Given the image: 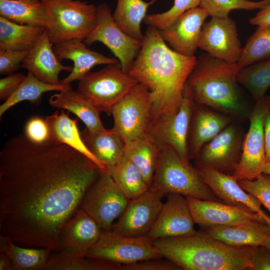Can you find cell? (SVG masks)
I'll return each mask as SVG.
<instances>
[{
	"mask_svg": "<svg viewBox=\"0 0 270 270\" xmlns=\"http://www.w3.org/2000/svg\"><path fill=\"white\" fill-rule=\"evenodd\" d=\"M194 103L184 90L178 112L174 115L162 116L156 120L148 132L160 146L172 148L186 162L190 160L188 142Z\"/></svg>",
	"mask_w": 270,
	"mask_h": 270,
	"instance_id": "obj_15",
	"label": "cell"
},
{
	"mask_svg": "<svg viewBox=\"0 0 270 270\" xmlns=\"http://www.w3.org/2000/svg\"><path fill=\"white\" fill-rule=\"evenodd\" d=\"M262 172L270 175V161H267L264 166Z\"/></svg>",
	"mask_w": 270,
	"mask_h": 270,
	"instance_id": "obj_50",
	"label": "cell"
},
{
	"mask_svg": "<svg viewBox=\"0 0 270 270\" xmlns=\"http://www.w3.org/2000/svg\"><path fill=\"white\" fill-rule=\"evenodd\" d=\"M161 147L150 133L124 142V156L140 171L150 188L158 162Z\"/></svg>",
	"mask_w": 270,
	"mask_h": 270,
	"instance_id": "obj_27",
	"label": "cell"
},
{
	"mask_svg": "<svg viewBox=\"0 0 270 270\" xmlns=\"http://www.w3.org/2000/svg\"><path fill=\"white\" fill-rule=\"evenodd\" d=\"M122 264L108 260L78 257L62 252L50 254L46 270H122Z\"/></svg>",
	"mask_w": 270,
	"mask_h": 270,
	"instance_id": "obj_35",
	"label": "cell"
},
{
	"mask_svg": "<svg viewBox=\"0 0 270 270\" xmlns=\"http://www.w3.org/2000/svg\"><path fill=\"white\" fill-rule=\"evenodd\" d=\"M76 91L98 110L111 114L112 107L138 82L124 72L118 61L102 70L89 72L78 80Z\"/></svg>",
	"mask_w": 270,
	"mask_h": 270,
	"instance_id": "obj_7",
	"label": "cell"
},
{
	"mask_svg": "<svg viewBox=\"0 0 270 270\" xmlns=\"http://www.w3.org/2000/svg\"><path fill=\"white\" fill-rule=\"evenodd\" d=\"M101 170L67 144L10 138L0 152V234L17 244L59 250L63 227Z\"/></svg>",
	"mask_w": 270,
	"mask_h": 270,
	"instance_id": "obj_1",
	"label": "cell"
},
{
	"mask_svg": "<svg viewBox=\"0 0 270 270\" xmlns=\"http://www.w3.org/2000/svg\"><path fill=\"white\" fill-rule=\"evenodd\" d=\"M129 200L107 170H101L86 191L80 208L84 210L102 230L112 229L114 221L124 212Z\"/></svg>",
	"mask_w": 270,
	"mask_h": 270,
	"instance_id": "obj_9",
	"label": "cell"
},
{
	"mask_svg": "<svg viewBox=\"0 0 270 270\" xmlns=\"http://www.w3.org/2000/svg\"><path fill=\"white\" fill-rule=\"evenodd\" d=\"M54 45L46 29L24 60L21 68H26L41 81L48 84H60L59 74L63 70L71 72L73 66H64L56 57Z\"/></svg>",
	"mask_w": 270,
	"mask_h": 270,
	"instance_id": "obj_23",
	"label": "cell"
},
{
	"mask_svg": "<svg viewBox=\"0 0 270 270\" xmlns=\"http://www.w3.org/2000/svg\"><path fill=\"white\" fill-rule=\"evenodd\" d=\"M26 77L22 73L12 74L0 80V100H6L16 91Z\"/></svg>",
	"mask_w": 270,
	"mask_h": 270,
	"instance_id": "obj_45",
	"label": "cell"
},
{
	"mask_svg": "<svg viewBox=\"0 0 270 270\" xmlns=\"http://www.w3.org/2000/svg\"><path fill=\"white\" fill-rule=\"evenodd\" d=\"M158 216L148 236L153 240L162 238L186 236L196 233L186 198L180 194L166 195Z\"/></svg>",
	"mask_w": 270,
	"mask_h": 270,
	"instance_id": "obj_17",
	"label": "cell"
},
{
	"mask_svg": "<svg viewBox=\"0 0 270 270\" xmlns=\"http://www.w3.org/2000/svg\"><path fill=\"white\" fill-rule=\"evenodd\" d=\"M199 232L232 246L264 245L270 236L266 224L230 226L212 225L200 226Z\"/></svg>",
	"mask_w": 270,
	"mask_h": 270,
	"instance_id": "obj_25",
	"label": "cell"
},
{
	"mask_svg": "<svg viewBox=\"0 0 270 270\" xmlns=\"http://www.w3.org/2000/svg\"><path fill=\"white\" fill-rule=\"evenodd\" d=\"M28 50H7L0 52V74H10L21 68Z\"/></svg>",
	"mask_w": 270,
	"mask_h": 270,
	"instance_id": "obj_43",
	"label": "cell"
},
{
	"mask_svg": "<svg viewBox=\"0 0 270 270\" xmlns=\"http://www.w3.org/2000/svg\"><path fill=\"white\" fill-rule=\"evenodd\" d=\"M53 50L60 61L70 60L74 64L70 74L60 80V84H70L74 80H79L97 65H107L119 61L116 58L106 56L88 48L82 41L79 40H72L54 44Z\"/></svg>",
	"mask_w": 270,
	"mask_h": 270,
	"instance_id": "obj_24",
	"label": "cell"
},
{
	"mask_svg": "<svg viewBox=\"0 0 270 270\" xmlns=\"http://www.w3.org/2000/svg\"><path fill=\"white\" fill-rule=\"evenodd\" d=\"M165 195L152 188L138 197L130 200L124 212L114 223L112 230L122 235H147L154 226L164 204Z\"/></svg>",
	"mask_w": 270,
	"mask_h": 270,
	"instance_id": "obj_14",
	"label": "cell"
},
{
	"mask_svg": "<svg viewBox=\"0 0 270 270\" xmlns=\"http://www.w3.org/2000/svg\"><path fill=\"white\" fill-rule=\"evenodd\" d=\"M50 104L58 108L64 109L78 116L91 132L106 129L100 118V112L88 100L72 88L52 95Z\"/></svg>",
	"mask_w": 270,
	"mask_h": 270,
	"instance_id": "obj_28",
	"label": "cell"
},
{
	"mask_svg": "<svg viewBox=\"0 0 270 270\" xmlns=\"http://www.w3.org/2000/svg\"><path fill=\"white\" fill-rule=\"evenodd\" d=\"M244 136L240 127L231 123L203 146L194 158L195 168L210 167L232 174L240 158Z\"/></svg>",
	"mask_w": 270,
	"mask_h": 270,
	"instance_id": "obj_13",
	"label": "cell"
},
{
	"mask_svg": "<svg viewBox=\"0 0 270 270\" xmlns=\"http://www.w3.org/2000/svg\"><path fill=\"white\" fill-rule=\"evenodd\" d=\"M264 246H265L270 252V236L266 239Z\"/></svg>",
	"mask_w": 270,
	"mask_h": 270,
	"instance_id": "obj_51",
	"label": "cell"
},
{
	"mask_svg": "<svg viewBox=\"0 0 270 270\" xmlns=\"http://www.w3.org/2000/svg\"><path fill=\"white\" fill-rule=\"evenodd\" d=\"M102 230L92 217L78 208L60 232V250L68 255L86 257L98 240Z\"/></svg>",
	"mask_w": 270,
	"mask_h": 270,
	"instance_id": "obj_21",
	"label": "cell"
},
{
	"mask_svg": "<svg viewBox=\"0 0 270 270\" xmlns=\"http://www.w3.org/2000/svg\"><path fill=\"white\" fill-rule=\"evenodd\" d=\"M88 258L104 259L121 264L163 257L148 235L129 236L112 230H102Z\"/></svg>",
	"mask_w": 270,
	"mask_h": 270,
	"instance_id": "obj_11",
	"label": "cell"
},
{
	"mask_svg": "<svg viewBox=\"0 0 270 270\" xmlns=\"http://www.w3.org/2000/svg\"><path fill=\"white\" fill-rule=\"evenodd\" d=\"M122 270H182L176 264L164 257L122 264Z\"/></svg>",
	"mask_w": 270,
	"mask_h": 270,
	"instance_id": "obj_42",
	"label": "cell"
},
{
	"mask_svg": "<svg viewBox=\"0 0 270 270\" xmlns=\"http://www.w3.org/2000/svg\"><path fill=\"white\" fill-rule=\"evenodd\" d=\"M47 16L46 30L54 45L84 40L97 24V7L79 0H40Z\"/></svg>",
	"mask_w": 270,
	"mask_h": 270,
	"instance_id": "obj_6",
	"label": "cell"
},
{
	"mask_svg": "<svg viewBox=\"0 0 270 270\" xmlns=\"http://www.w3.org/2000/svg\"><path fill=\"white\" fill-rule=\"evenodd\" d=\"M72 88L70 84L54 85L45 83L28 72L24 80L16 91L0 106V117L9 108L24 100L38 105L44 93L51 91H64Z\"/></svg>",
	"mask_w": 270,
	"mask_h": 270,
	"instance_id": "obj_34",
	"label": "cell"
},
{
	"mask_svg": "<svg viewBox=\"0 0 270 270\" xmlns=\"http://www.w3.org/2000/svg\"><path fill=\"white\" fill-rule=\"evenodd\" d=\"M270 58V26H258L242 48L238 62L242 68Z\"/></svg>",
	"mask_w": 270,
	"mask_h": 270,
	"instance_id": "obj_38",
	"label": "cell"
},
{
	"mask_svg": "<svg viewBox=\"0 0 270 270\" xmlns=\"http://www.w3.org/2000/svg\"><path fill=\"white\" fill-rule=\"evenodd\" d=\"M250 270H270V252L264 245L258 246L252 259Z\"/></svg>",
	"mask_w": 270,
	"mask_h": 270,
	"instance_id": "obj_46",
	"label": "cell"
},
{
	"mask_svg": "<svg viewBox=\"0 0 270 270\" xmlns=\"http://www.w3.org/2000/svg\"><path fill=\"white\" fill-rule=\"evenodd\" d=\"M52 250L30 248L18 246L8 238L4 252L12 262V270H46Z\"/></svg>",
	"mask_w": 270,
	"mask_h": 270,
	"instance_id": "obj_37",
	"label": "cell"
},
{
	"mask_svg": "<svg viewBox=\"0 0 270 270\" xmlns=\"http://www.w3.org/2000/svg\"><path fill=\"white\" fill-rule=\"evenodd\" d=\"M156 0H118L113 18L118 27L130 37L143 40L144 35L140 24L146 16L148 8Z\"/></svg>",
	"mask_w": 270,
	"mask_h": 270,
	"instance_id": "obj_32",
	"label": "cell"
},
{
	"mask_svg": "<svg viewBox=\"0 0 270 270\" xmlns=\"http://www.w3.org/2000/svg\"><path fill=\"white\" fill-rule=\"evenodd\" d=\"M250 24L258 26H270V2L260 10L249 20Z\"/></svg>",
	"mask_w": 270,
	"mask_h": 270,
	"instance_id": "obj_47",
	"label": "cell"
},
{
	"mask_svg": "<svg viewBox=\"0 0 270 270\" xmlns=\"http://www.w3.org/2000/svg\"><path fill=\"white\" fill-rule=\"evenodd\" d=\"M241 188L258 199L270 213V175L262 173L255 180L238 181Z\"/></svg>",
	"mask_w": 270,
	"mask_h": 270,
	"instance_id": "obj_41",
	"label": "cell"
},
{
	"mask_svg": "<svg viewBox=\"0 0 270 270\" xmlns=\"http://www.w3.org/2000/svg\"><path fill=\"white\" fill-rule=\"evenodd\" d=\"M198 48L210 55L230 63H237L242 48L236 22L230 18H212L204 22Z\"/></svg>",
	"mask_w": 270,
	"mask_h": 270,
	"instance_id": "obj_16",
	"label": "cell"
},
{
	"mask_svg": "<svg viewBox=\"0 0 270 270\" xmlns=\"http://www.w3.org/2000/svg\"><path fill=\"white\" fill-rule=\"evenodd\" d=\"M270 108V96L256 101L249 119V128L244 136L240 158L232 174L237 181L252 180L262 173L266 162L264 120Z\"/></svg>",
	"mask_w": 270,
	"mask_h": 270,
	"instance_id": "obj_10",
	"label": "cell"
},
{
	"mask_svg": "<svg viewBox=\"0 0 270 270\" xmlns=\"http://www.w3.org/2000/svg\"><path fill=\"white\" fill-rule=\"evenodd\" d=\"M80 135L89 150L106 167L114 165L124 156V142L112 128L93 132L85 128Z\"/></svg>",
	"mask_w": 270,
	"mask_h": 270,
	"instance_id": "obj_29",
	"label": "cell"
},
{
	"mask_svg": "<svg viewBox=\"0 0 270 270\" xmlns=\"http://www.w3.org/2000/svg\"><path fill=\"white\" fill-rule=\"evenodd\" d=\"M154 244L163 257L185 270H250L258 247L230 246L199 232L156 239Z\"/></svg>",
	"mask_w": 270,
	"mask_h": 270,
	"instance_id": "obj_4",
	"label": "cell"
},
{
	"mask_svg": "<svg viewBox=\"0 0 270 270\" xmlns=\"http://www.w3.org/2000/svg\"><path fill=\"white\" fill-rule=\"evenodd\" d=\"M236 80L255 101L262 98L270 86V58L242 68Z\"/></svg>",
	"mask_w": 270,
	"mask_h": 270,
	"instance_id": "obj_36",
	"label": "cell"
},
{
	"mask_svg": "<svg viewBox=\"0 0 270 270\" xmlns=\"http://www.w3.org/2000/svg\"><path fill=\"white\" fill-rule=\"evenodd\" d=\"M152 94L138 83L112 107V128L124 142L149 132L152 124Z\"/></svg>",
	"mask_w": 270,
	"mask_h": 270,
	"instance_id": "obj_8",
	"label": "cell"
},
{
	"mask_svg": "<svg viewBox=\"0 0 270 270\" xmlns=\"http://www.w3.org/2000/svg\"><path fill=\"white\" fill-rule=\"evenodd\" d=\"M69 112L60 114L56 111L46 116L45 122L48 130V136L46 142L67 144L93 162L100 170H106V166L100 162L89 150L84 143L78 126V118L73 120L68 116Z\"/></svg>",
	"mask_w": 270,
	"mask_h": 270,
	"instance_id": "obj_26",
	"label": "cell"
},
{
	"mask_svg": "<svg viewBox=\"0 0 270 270\" xmlns=\"http://www.w3.org/2000/svg\"><path fill=\"white\" fill-rule=\"evenodd\" d=\"M106 168L129 200L138 197L150 188L140 171L124 156L114 165Z\"/></svg>",
	"mask_w": 270,
	"mask_h": 270,
	"instance_id": "obj_33",
	"label": "cell"
},
{
	"mask_svg": "<svg viewBox=\"0 0 270 270\" xmlns=\"http://www.w3.org/2000/svg\"><path fill=\"white\" fill-rule=\"evenodd\" d=\"M270 2V0H200V6L212 18H224L235 10H260Z\"/></svg>",
	"mask_w": 270,
	"mask_h": 270,
	"instance_id": "obj_39",
	"label": "cell"
},
{
	"mask_svg": "<svg viewBox=\"0 0 270 270\" xmlns=\"http://www.w3.org/2000/svg\"><path fill=\"white\" fill-rule=\"evenodd\" d=\"M27 0L32 1V2H39L40 0Z\"/></svg>",
	"mask_w": 270,
	"mask_h": 270,
	"instance_id": "obj_52",
	"label": "cell"
},
{
	"mask_svg": "<svg viewBox=\"0 0 270 270\" xmlns=\"http://www.w3.org/2000/svg\"><path fill=\"white\" fill-rule=\"evenodd\" d=\"M264 134L267 162L270 161V108L266 112L264 118Z\"/></svg>",
	"mask_w": 270,
	"mask_h": 270,
	"instance_id": "obj_48",
	"label": "cell"
},
{
	"mask_svg": "<svg viewBox=\"0 0 270 270\" xmlns=\"http://www.w3.org/2000/svg\"><path fill=\"white\" fill-rule=\"evenodd\" d=\"M97 21L95 28L84 42L89 45L96 42L104 44L117 58L122 70L128 73L143 40L130 37L118 27L106 3L97 6Z\"/></svg>",
	"mask_w": 270,
	"mask_h": 270,
	"instance_id": "obj_12",
	"label": "cell"
},
{
	"mask_svg": "<svg viewBox=\"0 0 270 270\" xmlns=\"http://www.w3.org/2000/svg\"><path fill=\"white\" fill-rule=\"evenodd\" d=\"M186 198L194 222L200 226L268 224L257 213L248 212L222 202Z\"/></svg>",
	"mask_w": 270,
	"mask_h": 270,
	"instance_id": "obj_18",
	"label": "cell"
},
{
	"mask_svg": "<svg viewBox=\"0 0 270 270\" xmlns=\"http://www.w3.org/2000/svg\"><path fill=\"white\" fill-rule=\"evenodd\" d=\"M0 16L18 24L47 26L46 11L40 0H0Z\"/></svg>",
	"mask_w": 270,
	"mask_h": 270,
	"instance_id": "obj_31",
	"label": "cell"
},
{
	"mask_svg": "<svg viewBox=\"0 0 270 270\" xmlns=\"http://www.w3.org/2000/svg\"><path fill=\"white\" fill-rule=\"evenodd\" d=\"M0 270H12V262L5 252H0Z\"/></svg>",
	"mask_w": 270,
	"mask_h": 270,
	"instance_id": "obj_49",
	"label": "cell"
},
{
	"mask_svg": "<svg viewBox=\"0 0 270 270\" xmlns=\"http://www.w3.org/2000/svg\"><path fill=\"white\" fill-rule=\"evenodd\" d=\"M46 30L43 27L14 23L0 16V52L30 50Z\"/></svg>",
	"mask_w": 270,
	"mask_h": 270,
	"instance_id": "obj_30",
	"label": "cell"
},
{
	"mask_svg": "<svg viewBox=\"0 0 270 270\" xmlns=\"http://www.w3.org/2000/svg\"><path fill=\"white\" fill-rule=\"evenodd\" d=\"M196 62L195 56H184L170 48L159 30L148 26L142 46L128 74L152 94V123L178 112L185 84Z\"/></svg>",
	"mask_w": 270,
	"mask_h": 270,
	"instance_id": "obj_2",
	"label": "cell"
},
{
	"mask_svg": "<svg viewBox=\"0 0 270 270\" xmlns=\"http://www.w3.org/2000/svg\"><path fill=\"white\" fill-rule=\"evenodd\" d=\"M196 168L202 180L225 204L248 212L257 213L262 218L266 214L262 210L260 202L244 190L232 174L210 167Z\"/></svg>",
	"mask_w": 270,
	"mask_h": 270,
	"instance_id": "obj_20",
	"label": "cell"
},
{
	"mask_svg": "<svg viewBox=\"0 0 270 270\" xmlns=\"http://www.w3.org/2000/svg\"><path fill=\"white\" fill-rule=\"evenodd\" d=\"M25 135L34 142H46L48 136V130L45 120L38 117L30 118L26 124Z\"/></svg>",
	"mask_w": 270,
	"mask_h": 270,
	"instance_id": "obj_44",
	"label": "cell"
},
{
	"mask_svg": "<svg viewBox=\"0 0 270 270\" xmlns=\"http://www.w3.org/2000/svg\"><path fill=\"white\" fill-rule=\"evenodd\" d=\"M208 16L198 6L184 12L164 30H158L164 40L174 51L184 56H194L198 48L202 25Z\"/></svg>",
	"mask_w": 270,
	"mask_h": 270,
	"instance_id": "obj_19",
	"label": "cell"
},
{
	"mask_svg": "<svg viewBox=\"0 0 270 270\" xmlns=\"http://www.w3.org/2000/svg\"><path fill=\"white\" fill-rule=\"evenodd\" d=\"M211 108L194 103L188 142L190 160L194 158L204 144L232 122L230 116Z\"/></svg>",
	"mask_w": 270,
	"mask_h": 270,
	"instance_id": "obj_22",
	"label": "cell"
},
{
	"mask_svg": "<svg viewBox=\"0 0 270 270\" xmlns=\"http://www.w3.org/2000/svg\"><path fill=\"white\" fill-rule=\"evenodd\" d=\"M160 153L150 188L163 193L178 194L202 200L223 202L200 178L196 168L173 149L161 146Z\"/></svg>",
	"mask_w": 270,
	"mask_h": 270,
	"instance_id": "obj_5",
	"label": "cell"
},
{
	"mask_svg": "<svg viewBox=\"0 0 270 270\" xmlns=\"http://www.w3.org/2000/svg\"><path fill=\"white\" fill-rule=\"evenodd\" d=\"M200 0H174L168 10L160 14H146L143 22L148 26L162 30L170 25L187 10L200 6Z\"/></svg>",
	"mask_w": 270,
	"mask_h": 270,
	"instance_id": "obj_40",
	"label": "cell"
},
{
	"mask_svg": "<svg viewBox=\"0 0 270 270\" xmlns=\"http://www.w3.org/2000/svg\"><path fill=\"white\" fill-rule=\"evenodd\" d=\"M242 68L208 53L202 54L189 75L184 90L196 103L238 120L250 119L252 108L243 98L236 76Z\"/></svg>",
	"mask_w": 270,
	"mask_h": 270,
	"instance_id": "obj_3",
	"label": "cell"
}]
</instances>
